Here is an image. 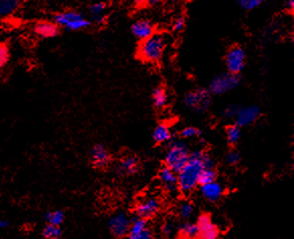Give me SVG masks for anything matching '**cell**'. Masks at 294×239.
Segmentation results:
<instances>
[{
  "label": "cell",
  "instance_id": "1",
  "mask_svg": "<svg viewBox=\"0 0 294 239\" xmlns=\"http://www.w3.org/2000/svg\"><path fill=\"white\" fill-rule=\"evenodd\" d=\"M208 167H214V162L210 155L202 150H195L190 153L187 163L177 173L178 190L184 194L192 192L198 185L200 172L203 168Z\"/></svg>",
  "mask_w": 294,
  "mask_h": 239
},
{
  "label": "cell",
  "instance_id": "2",
  "mask_svg": "<svg viewBox=\"0 0 294 239\" xmlns=\"http://www.w3.org/2000/svg\"><path fill=\"white\" fill-rule=\"evenodd\" d=\"M167 41L164 35L155 33L152 37L141 42L138 56L144 62L157 63L163 58Z\"/></svg>",
  "mask_w": 294,
  "mask_h": 239
},
{
  "label": "cell",
  "instance_id": "3",
  "mask_svg": "<svg viewBox=\"0 0 294 239\" xmlns=\"http://www.w3.org/2000/svg\"><path fill=\"white\" fill-rule=\"evenodd\" d=\"M168 144L169 149L165 155L166 167L170 168L176 173H178L189 159V148L187 147L185 142L174 137H172Z\"/></svg>",
  "mask_w": 294,
  "mask_h": 239
},
{
  "label": "cell",
  "instance_id": "4",
  "mask_svg": "<svg viewBox=\"0 0 294 239\" xmlns=\"http://www.w3.org/2000/svg\"><path fill=\"white\" fill-rule=\"evenodd\" d=\"M53 22L59 27L67 31H80L89 27L90 22L86 17L77 11L68 10L58 13L54 16Z\"/></svg>",
  "mask_w": 294,
  "mask_h": 239
},
{
  "label": "cell",
  "instance_id": "5",
  "mask_svg": "<svg viewBox=\"0 0 294 239\" xmlns=\"http://www.w3.org/2000/svg\"><path fill=\"white\" fill-rule=\"evenodd\" d=\"M184 105L196 113L204 112L211 105V93L204 88L189 91L184 97Z\"/></svg>",
  "mask_w": 294,
  "mask_h": 239
},
{
  "label": "cell",
  "instance_id": "6",
  "mask_svg": "<svg viewBox=\"0 0 294 239\" xmlns=\"http://www.w3.org/2000/svg\"><path fill=\"white\" fill-rule=\"evenodd\" d=\"M241 82L240 75L222 73L215 76L209 83L208 91L212 94H224L233 90Z\"/></svg>",
  "mask_w": 294,
  "mask_h": 239
},
{
  "label": "cell",
  "instance_id": "7",
  "mask_svg": "<svg viewBox=\"0 0 294 239\" xmlns=\"http://www.w3.org/2000/svg\"><path fill=\"white\" fill-rule=\"evenodd\" d=\"M224 62L228 73L239 75L246 64V53L241 47L234 46L227 51Z\"/></svg>",
  "mask_w": 294,
  "mask_h": 239
},
{
  "label": "cell",
  "instance_id": "8",
  "mask_svg": "<svg viewBox=\"0 0 294 239\" xmlns=\"http://www.w3.org/2000/svg\"><path fill=\"white\" fill-rule=\"evenodd\" d=\"M160 208L161 203L158 198L153 196L146 197L137 204L136 213L138 215V218L147 220L154 217L159 212Z\"/></svg>",
  "mask_w": 294,
  "mask_h": 239
},
{
  "label": "cell",
  "instance_id": "9",
  "mask_svg": "<svg viewBox=\"0 0 294 239\" xmlns=\"http://www.w3.org/2000/svg\"><path fill=\"white\" fill-rule=\"evenodd\" d=\"M198 239H217L219 231L217 226L213 223L211 217L207 214L199 216L197 223Z\"/></svg>",
  "mask_w": 294,
  "mask_h": 239
},
{
  "label": "cell",
  "instance_id": "10",
  "mask_svg": "<svg viewBox=\"0 0 294 239\" xmlns=\"http://www.w3.org/2000/svg\"><path fill=\"white\" fill-rule=\"evenodd\" d=\"M131 220L126 213H117L109 221V229L116 237H123L129 233Z\"/></svg>",
  "mask_w": 294,
  "mask_h": 239
},
{
  "label": "cell",
  "instance_id": "11",
  "mask_svg": "<svg viewBox=\"0 0 294 239\" xmlns=\"http://www.w3.org/2000/svg\"><path fill=\"white\" fill-rule=\"evenodd\" d=\"M260 116V107L257 105H249L239 108L236 116V125L238 127H247L256 122Z\"/></svg>",
  "mask_w": 294,
  "mask_h": 239
},
{
  "label": "cell",
  "instance_id": "12",
  "mask_svg": "<svg viewBox=\"0 0 294 239\" xmlns=\"http://www.w3.org/2000/svg\"><path fill=\"white\" fill-rule=\"evenodd\" d=\"M129 239H155L154 234L148 227L147 220L137 218L131 222L129 230Z\"/></svg>",
  "mask_w": 294,
  "mask_h": 239
},
{
  "label": "cell",
  "instance_id": "13",
  "mask_svg": "<svg viewBox=\"0 0 294 239\" xmlns=\"http://www.w3.org/2000/svg\"><path fill=\"white\" fill-rule=\"evenodd\" d=\"M159 179L164 187V189L170 193L175 194L178 191V179H177V173L171 170L170 168L164 166L161 168L159 172Z\"/></svg>",
  "mask_w": 294,
  "mask_h": 239
},
{
  "label": "cell",
  "instance_id": "14",
  "mask_svg": "<svg viewBox=\"0 0 294 239\" xmlns=\"http://www.w3.org/2000/svg\"><path fill=\"white\" fill-rule=\"evenodd\" d=\"M90 161L96 168H104L110 163V154L103 144H96L90 151Z\"/></svg>",
  "mask_w": 294,
  "mask_h": 239
},
{
  "label": "cell",
  "instance_id": "15",
  "mask_svg": "<svg viewBox=\"0 0 294 239\" xmlns=\"http://www.w3.org/2000/svg\"><path fill=\"white\" fill-rule=\"evenodd\" d=\"M131 30H132L133 35L141 41L147 40L148 38L152 37L155 34L154 24L151 21L146 20V19L136 21L132 25Z\"/></svg>",
  "mask_w": 294,
  "mask_h": 239
},
{
  "label": "cell",
  "instance_id": "16",
  "mask_svg": "<svg viewBox=\"0 0 294 239\" xmlns=\"http://www.w3.org/2000/svg\"><path fill=\"white\" fill-rule=\"evenodd\" d=\"M34 33L42 39H52L59 36L60 28L54 22L40 21L34 26Z\"/></svg>",
  "mask_w": 294,
  "mask_h": 239
},
{
  "label": "cell",
  "instance_id": "17",
  "mask_svg": "<svg viewBox=\"0 0 294 239\" xmlns=\"http://www.w3.org/2000/svg\"><path fill=\"white\" fill-rule=\"evenodd\" d=\"M201 195L209 202H217L223 195V187L216 181L201 186Z\"/></svg>",
  "mask_w": 294,
  "mask_h": 239
},
{
  "label": "cell",
  "instance_id": "18",
  "mask_svg": "<svg viewBox=\"0 0 294 239\" xmlns=\"http://www.w3.org/2000/svg\"><path fill=\"white\" fill-rule=\"evenodd\" d=\"M139 160L133 155L124 157L116 166V171L120 175H131L138 170Z\"/></svg>",
  "mask_w": 294,
  "mask_h": 239
},
{
  "label": "cell",
  "instance_id": "19",
  "mask_svg": "<svg viewBox=\"0 0 294 239\" xmlns=\"http://www.w3.org/2000/svg\"><path fill=\"white\" fill-rule=\"evenodd\" d=\"M173 134L170 126L166 123L159 124L154 132H153V139L156 143H169V141L172 139Z\"/></svg>",
  "mask_w": 294,
  "mask_h": 239
},
{
  "label": "cell",
  "instance_id": "20",
  "mask_svg": "<svg viewBox=\"0 0 294 239\" xmlns=\"http://www.w3.org/2000/svg\"><path fill=\"white\" fill-rule=\"evenodd\" d=\"M106 10H107V6L104 3L93 4L89 7V14H90L92 20L97 25H102L105 23Z\"/></svg>",
  "mask_w": 294,
  "mask_h": 239
},
{
  "label": "cell",
  "instance_id": "21",
  "mask_svg": "<svg viewBox=\"0 0 294 239\" xmlns=\"http://www.w3.org/2000/svg\"><path fill=\"white\" fill-rule=\"evenodd\" d=\"M21 6L17 0H0V17L6 18L15 14Z\"/></svg>",
  "mask_w": 294,
  "mask_h": 239
},
{
  "label": "cell",
  "instance_id": "22",
  "mask_svg": "<svg viewBox=\"0 0 294 239\" xmlns=\"http://www.w3.org/2000/svg\"><path fill=\"white\" fill-rule=\"evenodd\" d=\"M153 102L155 104V106L157 108H163L166 106L167 102H168V94L167 91L164 87L162 86H158L154 89L153 94Z\"/></svg>",
  "mask_w": 294,
  "mask_h": 239
},
{
  "label": "cell",
  "instance_id": "23",
  "mask_svg": "<svg viewBox=\"0 0 294 239\" xmlns=\"http://www.w3.org/2000/svg\"><path fill=\"white\" fill-rule=\"evenodd\" d=\"M180 234L184 239L198 238V227L196 223L185 222L180 226Z\"/></svg>",
  "mask_w": 294,
  "mask_h": 239
},
{
  "label": "cell",
  "instance_id": "24",
  "mask_svg": "<svg viewBox=\"0 0 294 239\" xmlns=\"http://www.w3.org/2000/svg\"><path fill=\"white\" fill-rule=\"evenodd\" d=\"M216 176L217 173L214 169V167H208V168H203L202 171L200 172L199 179H198V185L203 186L206 184H210L216 181Z\"/></svg>",
  "mask_w": 294,
  "mask_h": 239
},
{
  "label": "cell",
  "instance_id": "25",
  "mask_svg": "<svg viewBox=\"0 0 294 239\" xmlns=\"http://www.w3.org/2000/svg\"><path fill=\"white\" fill-rule=\"evenodd\" d=\"M241 135H242L241 128L238 127L237 125H231L226 128V138L228 143L231 145L237 144L240 141Z\"/></svg>",
  "mask_w": 294,
  "mask_h": 239
},
{
  "label": "cell",
  "instance_id": "26",
  "mask_svg": "<svg viewBox=\"0 0 294 239\" xmlns=\"http://www.w3.org/2000/svg\"><path fill=\"white\" fill-rule=\"evenodd\" d=\"M46 219H47L48 223L51 224V225L60 226L64 221V213L62 211H60V210L52 211V212H49L47 214Z\"/></svg>",
  "mask_w": 294,
  "mask_h": 239
},
{
  "label": "cell",
  "instance_id": "27",
  "mask_svg": "<svg viewBox=\"0 0 294 239\" xmlns=\"http://www.w3.org/2000/svg\"><path fill=\"white\" fill-rule=\"evenodd\" d=\"M194 213V208L190 202H183L178 207V215L181 219H189Z\"/></svg>",
  "mask_w": 294,
  "mask_h": 239
},
{
  "label": "cell",
  "instance_id": "28",
  "mask_svg": "<svg viewBox=\"0 0 294 239\" xmlns=\"http://www.w3.org/2000/svg\"><path fill=\"white\" fill-rule=\"evenodd\" d=\"M43 234L47 239H58L61 235V229L59 226L48 224L45 227Z\"/></svg>",
  "mask_w": 294,
  "mask_h": 239
},
{
  "label": "cell",
  "instance_id": "29",
  "mask_svg": "<svg viewBox=\"0 0 294 239\" xmlns=\"http://www.w3.org/2000/svg\"><path fill=\"white\" fill-rule=\"evenodd\" d=\"M11 58V51L7 44L2 43L0 44V68L5 67Z\"/></svg>",
  "mask_w": 294,
  "mask_h": 239
},
{
  "label": "cell",
  "instance_id": "30",
  "mask_svg": "<svg viewBox=\"0 0 294 239\" xmlns=\"http://www.w3.org/2000/svg\"><path fill=\"white\" fill-rule=\"evenodd\" d=\"M238 5L241 9L245 11H252L257 9L262 5L261 0H240L238 2Z\"/></svg>",
  "mask_w": 294,
  "mask_h": 239
},
{
  "label": "cell",
  "instance_id": "31",
  "mask_svg": "<svg viewBox=\"0 0 294 239\" xmlns=\"http://www.w3.org/2000/svg\"><path fill=\"white\" fill-rule=\"evenodd\" d=\"M201 134V131L195 127H186L184 128L181 133L180 136L183 139H189V138H193V137H198Z\"/></svg>",
  "mask_w": 294,
  "mask_h": 239
},
{
  "label": "cell",
  "instance_id": "32",
  "mask_svg": "<svg viewBox=\"0 0 294 239\" xmlns=\"http://www.w3.org/2000/svg\"><path fill=\"white\" fill-rule=\"evenodd\" d=\"M161 233H162V235L165 238H167V239L171 238L174 235V233H175V227H174V225L172 223H170V222L165 223L162 226V228H161Z\"/></svg>",
  "mask_w": 294,
  "mask_h": 239
},
{
  "label": "cell",
  "instance_id": "33",
  "mask_svg": "<svg viewBox=\"0 0 294 239\" xmlns=\"http://www.w3.org/2000/svg\"><path fill=\"white\" fill-rule=\"evenodd\" d=\"M238 110H239V107H237L236 105H229L223 108L221 115L224 118H233L234 116H236Z\"/></svg>",
  "mask_w": 294,
  "mask_h": 239
},
{
  "label": "cell",
  "instance_id": "34",
  "mask_svg": "<svg viewBox=\"0 0 294 239\" xmlns=\"http://www.w3.org/2000/svg\"><path fill=\"white\" fill-rule=\"evenodd\" d=\"M225 160L229 165H236V164H238L240 162L241 155L237 151H230V152L227 153V155L225 157Z\"/></svg>",
  "mask_w": 294,
  "mask_h": 239
},
{
  "label": "cell",
  "instance_id": "35",
  "mask_svg": "<svg viewBox=\"0 0 294 239\" xmlns=\"http://www.w3.org/2000/svg\"><path fill=\"white\" fill-rule=\"evenodd\" d=\"M185 19L183 17L176 18V20L173 23V31L174 32H181L185 27Z\"/></svg>",
  "mask_w": 294,
  "mask_h": 239
},
{
  "label": "cell",
  "instance_id": "36",
  "mask_svg": "<svg viewBox=\"0 0 294 239\" xmlns=\"http://www.w3.org/2000/svg\"><path fill=\"white\" fill-rule=\"evenodd\" d=\"M285 9L290 12V13H293V10H294V3L293 0H289V2H287L285 4Z\"/></svg>",
  "mask_w": 294,
  "mask_h": 239
},
{
  "label": "cell",
  "instance_id": "37",
  "mask_svg": "<svg viewBox=\"0 0 294 239\" xmlns=\"http://www.w3.org/2000/svg\"><path fill=\"white\" fill-rule=\"evenodd\" d=\"M9 226V222L5 219H0V228H6Z\"/></svg>",
  "mask_w": 294,
  "mask_h": 239
},
{
  "label": "cell",
  "instance_id": "38",
  "mask_svg": "<svg viewBox=\"0 0 294 239\" xmlns=\"http://www.w3.org/2000/svg\"><path fill=\"white\" fill-rule=\"evenodd\" d=\"M158 4H159V2H157V0H153V2L148 3V5H150V6H155V5H158Z\"/></svg>",
  "mask_w": 294,
  "mask_h": 239
},
{
  "label": "cell",
  "instance_id": "39",
  "mask_svg": "<svg viewBox=\"0 0 294 239\" xmlns=\"http://www.w3.org/2000/svg\"><path fill=\"white\" fill-rule=\"evenodd\" d=\"M178 239H184V238H178Z\"/></svg>",
  "mask_w": 294,
  "mask_h": 239
}]
</instances>
